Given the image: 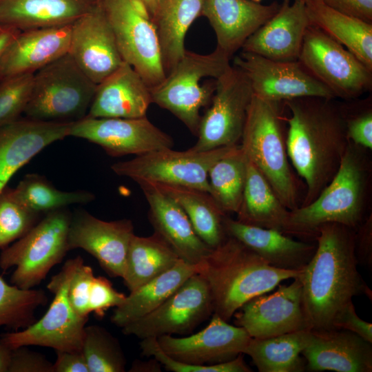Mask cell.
I'll list each match as a JSON object with an SVG mask.
<instances>
[{"label":"cell","mask_w":372,"mask_h":372,"mask_svg":"<svg viewBox=\"0 0 372 372\" xmlns=\"http://www.w3.org/2000/svg\"><path fill=\"white\" fill-rule=\"evenodd\" d=\"M354 238L355 229L338 223L317 229L314 254L298 276L311 330L333 329L334 318L353 296L371 294L357 269Z\"/></svg>","instance_id":"1"},{"label":"cell","mask_w":372,"mask_h":372,"mask_svg":"<svg viewBox=\"0 0 372 372\" xmlns=\"http://www.w3.org/2000/svg\"><path fill=\"white\" fill-rule=\"evenodd\" d=\"M333 100L307 96L283 101L291 112L284 117L287 155L307 187L300 206L312 202L330 182L349 143L341 107Z\"/></svg>","instance_id":"2"},{"label":"cell","mask_w":372,"mask_h":372,"mask_svg":"<svg viewBox=\"0 0 372 372\" xmlns=\"http://www.w3.org/2000/svg\"><path fill=\"white\" fill-rule=\"evenodd\" d=\"M301 271L278 269L238 240L227 237L198 264L197 273L207 281L214 313L228 322L252 298L272 291Z\"/></svg>","instance_id":"3"},{"label":"cell","mask_w":372,"mask_h":372,"mask_svg":"<svg viewBox=\"0 0 372 372\" xmlns=\"http://www.w3.org/2000/svg\"><path fill=\"white\" fill-rule=\"evenodd\" d=\"M251 338L242 327L213 313L209 324L195 334L146 338L140 348L174 372H250L242 355Z\"/></svg>","instance_id":"4"},{"label":"cell","mask_w":372,"mask_h":372,"mask_svg":"<svg viewBox=\"0 0 372 372\" xmlns=\"http://www.w3.org/2000/svg\"><path fill=\"white\" fill-rule=\"evenodd\" d=\"M368 149L349 142L339 167L327 186L310 203L290 210L287 234L315 238L325 223H338L355 229L364 220L371 164Z\"/></svg>","instance_id":"5"},{"label":"cell","mask_w":372,"mask_h":372,"mask_svg":"<svg viewBox=\"0 0 372 372\" xmlns=\"http://www.w3.org/2000/svg\"><path fill=\"white\" fill-rule=\"evenodd\" d=\"M254 94L248 107L240 146L289 210L298 205V187L291 170L284 133L281 103Z\"/></svg>","instance_id":"6"},{"label":"cell","mask_w":372,"mask_h":372,"mask_svg":"<svg viewBox=\"0 0 372 372\" xmlns=\"http://www.w3.org/2000/svg\"><path fill=\"white\" fill-rule=\"evenodd\" d=\"M230 60L217 48L207 54L186 50L165 79L150 88L152 103L170 112L197 136L200 110L210 104L216 79L231 66Z\"/></svg>","instance_id":"7"},{"label":"cell","mask_w":372,"mask_h":372,"mask_svg":"<svg viewBox=\"0 0 372 372\" xmlns=\"http://www.w3.org/2000/svg\"><path fill=\"white\" fill-rule=\"evenodd\" d=\"M96 89L68 53L34 72L23 114L43 121H79L87 116Z\"/></svg>","instance_id":"8"},{"label":"cell","mask_w":372,"mask_h":372,"mask_svg":"<svg viewBox=\"0 0 372 372\" xmlns=\"http://www.w3.org/2000/svg\"><path fill=\"white\" fill-rule=\"evenodd\" d=\"M72 214L65 208L48 213L24 236L0 254L3 271L16 267L11 283L30 289L38 285L66 253Z\"/></svg>","instance_id":"9"},{"label":"cell","mask_w":372,"mask_h":372,"mask_svg":"<svg viewBox=\"0 0 372 372\" xmlns=\"http://www.w3.org/2000/svg\"><path fill=\"white\" fill-rule=\"evenodd\" d=\"M79 256L68 260L61 271L51 278L48 289L54 295L48 310L38 321L21 330L1 335L11 349L40 346L61 351L82 350L87 318L72 309L68 296L70 280Z\"/></svg>","instance_id":"10"},{"label":"cell","mask_w":372,"mask_h":372,"mask_svg":"<svg viewBox=\"0 0 372 372\" xmlns=\"http://www.w3.org/2000/svg\"><path fill=\"white\" fill-rule=\"evenodd\" d=\"M124 62L150 87L165 77L154 24L138 0H102Z\"/></svg>","instance_id":"11"},{"label":"cell","mask_w":372,"mask_h":372,"mask_svg":"<svg viewBox=\"0 0 372 372\" xmlns=\"http://www.w3.org/2000/svg\"><path fill=\"white\" fill-rule=\"evenodd\" d=\"M237 145L203 152L161 149L115 163L111 169L118 176L130 178L136 183L149 181L187 187L209 194V169Z\"/></svg>","instance_id":"12"},{"label":"cell","mask_w":372,"mask_h":372,"mask_svg":"<svg viewBox=\"0 0 372 372\" xmlns=\"http://www.w3.org/2000/svg\"><path fill=\"white\" fill-rule=\"evenodd\" d=\"M335 98L356 99L372 88V70L343 45L309 25L298 57Z\"/></svg>","instance_id":"13"},{"label":"cell","mask_w":372,"mask_h":372,"mask_svg":"<svg viewBox=\"0 0 372 372\" xmlns=\"http://www.w3.org/2000/svg\"><path fill=\"white\" fill-rule=\"evenodd\" d=\"M253 96L247 76L231 65L216 79L211 103L201 116L197 141L189 149L203 152L239 145Z\"/></svg>","instance_id":"14"},{"label":"cell","mask_w":372,"mask_h":372,"mask_svg":"<svg viewBox=\"0 0 372 372\" xmlns=\"http://www.w3.org/2000/svg\"><path fill=\"white\" fill-rule=\"evenodd\" d=\"M214 313L211 293L205 279L195 273L163 303L122 329L138 338L185 334Z\"/></svg>","instance_id":"15"},{"label":"cell","mask_w":372,"mask_h":372,"mask_svg":"<svg viewBox=\"0 0 372 372\" xmlns=\"http://www.w3.org/2000/svg\"><path fill=\"white\" fill-rule=\"evenodd\" d=\"M233 65L248 79L254 95L269 101H285L316 96L335 99L300 61H280L241 51Z\"/></svg>","instance_id":"16"},{"label":"cell","mask_w":372,"mask_h":372,"mask_svg":"<svg viewBox=\"0 0 372 372\" xmlns=\"http://www.w3.org/2000/svg\"><path fill=\"white\" fill-rule=\"evenodd\" d=\"M69 136L85 139L101 146L112 156H136L174 146L172 138L141 118H92L72 122Z\"/></svg>","instance_id":"17"},{"label":"cell","mask_w":372,"mask_h":372,"mask_svg":"<svg viewBox=\"0 0 372 372\" xmlns=\"http://www.w3.org/2000/svg\"><path fill=\"white\" fill-rule=\"evenodd\" d=\"M278 286L273 293L252 298L234 314L235 325L242 327L252 338L263 339L309 329L298 276L288 285Z\"/></svg>","instance_id":"18"},{"label":"cell","mask_w":372,"mask_h":372,"mask_svg":"<svg viewBox=\"0 0 372 372\" xmlns=\"http://www.w3.org/2000/svg\"><path fill=\"white\" fill-rule=\"evenodd\" d=\"M68 53L81 70L96 85L124 62L102 0L72 23Z\"/></svg>","instance_id":"19"},{"label":"cell","mask_w":372,"mask_h":372,"mask_svg":"<svg viewBox=\"0 0 372 372\" xmlns=\"http://www.w3.org/2000/svg\"><path fill=\"white\" fill-rule=\"evenodd\" d=\"M134 234L130 220L105 221L85 211H79L72 215L68 247L69 250H85L96 258L109 276L122 278Z\"/></svg>","instance_id":"20"},{"label":"cell","mask_w":372,"mask_h":372,"mask_svg":"<svg viewBox=\"0 0 372 372\" xmlns=\"http://www.w3.org/2000/svg\"><path fill=\"white\" fill-rule=\"evenodd\" d=\"M72 122L18 118L0 127V195L12 176L49 145L69 136Z\"/></svg>","instance_id":"21"},{"label":"cell","mask_w":372,"mask_h":372,"mask_svg":"<svg viewBox=\"0 0 372 372\" xmlns=\"http://www.w3.org/2000/svg\"><path fill=\"white\" fill-rule=\"evenodd\" d=\"M148 203V217L158 234L176 254L190 265H198L211 251L196 234L187 214L170 196L149 181L137 183Z\"/></svg>","instance_id":"22"},{"label":"cell","mask_w":372,"mask_h":372,"mask_svg":"<svg viewBox=\"0 0 372 372\" xmlns=\"http://www.w3.org/2000/svg\"><path fill=\"white\" fill-rule=\"evenodd\" d=\"M310 22L304 0H285L279 10L243 43L241 51L280 61H298Z\"/></svg>","instance_id":"23"},{"label":"cell","mask_w":372,"mask_h":372,"mask_svg":"<svg viewBox=\"0 0 372 372\" xmlns=\"http://www.w3.org/2000/svg\"><path fill=\"white\" fill-rule=\"evenodd\" d=\"M280 6L276 2L263 5L252 0H204L203 16L215 32L216 48L231 59Z\"/></svg>","instance_id":"24"},{"label":"cell","mask_w":372,"mask_h":372,"mask_svg":"<svg viewBox=\"0 0 372 372\" xmlns=\"http://www.w3.org/2000/svg\"><path fill=\"white\" fill-rule=\"evenodd\" d=\"M312 338L302 351L309 371L371 372L372 346L344 329L311 330Z\"/></svg>","instance_id":"25"},{"label":"cell","mask_w":372,"mask_h":372,"mask_svg":"<svg viewBox=\"0 0 372 372\" xmlns=\"http://www.w3.org/2000/svg\"><path fill=\"white\" fill-rule=\"evenodd\" d=\"M72 24L21 31L8 46L0 63L1 81L35 72L69 52Z\"/></svg>","instance_id":"26"},{"label":"cell","mask_w":372,"mask_h":372,"mask_svg":"<svg viewBox=\"0 0 372 372\" xmlns=\"http://www.w3.org/2000/svg\"><path fill=\"white\" fill-rule=\"evenodd\" d=\"M152 103L150 87L128 63L121 66L96 85L86 116L141 118Z\"/></svg>","instance_id":"27"},{"label":"cell","mask_w":372,"mask_h":372,"mask_svg":"<svg viewBox=\"0 0 372 372\" xmlns=\"http://www.w3.org/2000/svg\"><path fill=\"white\" fill-rule=\"evenodd\" d=\"M223 227L227 236L238 240L278 269L301 271L316 248V244L296 240L280 231L245 224L227 215Z\"/></svg>","instance_id":"28"},{"label":"cell","mask_w":372,"mask_h":372,"mask_svg":"<svg viewBox=\"0 0 372 372\" xmlns=\"http://www.w3.org/2000/svg\"><path fill=\"white\" fill-rule=\"evenodd\" d=\"M99 0H0V25L21 31L72 24Z\"/></svg>","instance_id":"29"},{"label":"cell","mask_w":372,"mask_h":372,"mask_svg":"<svg viewBox=\"0 0 372 372\" xmlns=\"http://www.w3.org/2000/svg\"><path fill=\"white\" fill-rule=\"evenodd\" d=\"M204 0H160L152 21L154 24L165 76L184 55L186 34L203 16Z\"/></svg>","instance_id":"30"},{"label":"cell","mask_w":372,"mask_h":372,"mask_svg":"<svg viewBox=\"0 0 372 372\" xmlns=\"http://www.w3.org/2000/svg\"><path fill=\"white\" fill-rule=\"evenodd\" d=\"M198 265L180 260L173 267L130 292L115 307L111 321L123 328L154 311L171 296L191 276L197 273Z\"/></svg>","instance_id":"31"},{"label":"cell","mask_w":372,"mask_h":372,"mask_svg":"<svg viewBox=\"0 0 372 372\" xmlns=\"http://www.w3.org/2000/svg\"><path fill=\"white\" fill-rule=\"evenodd\" d=\"M304 1L310 24L343 45L372 70V24L340 13L320 1Z\"/></svg>","instance_id":"32"},{"label":"cell","mask_w":372,"mask_h":372,"mask_svg":"<svg viewBox=\"0 0 372 372\" xmlns=\"http://www.w3.org/2000/svg\"><path fill=\"white\" fill-rule=\"evenodd\" d=\"M289 213L290 210L280 201L262 173L248 160L246 181L236 220L287 234Z\"/></svg>","instance_id":"33"},{"label":"cell","mask_w":372,"mask_h":372,"mask_svg":"<svg viewBox=\"0 0 372 372\" xmlns=\"http://www.w3.org/2000/svg\"><path fill=\"white\" fill-rule=\"evenodd\" d=\"M312 331L304 329L263 339L251 338L243 351L260 372H302L306 362L301 357L309 344Z\"/></svg>","instance_id":"34"},{"label":"cell","mask_w":372,"mask_h":372,"mask_svg":"<svg viewBox=\"0 0 372 372\" xmlns=\"http://www.w3.org/2000/svg\"><path fill=\"white\" fill-rule=\"evenodd\" d=\"M180 259L156 233L131 238L122 277L132 292L173 267Z\"/></svg>","instance_id":"35"},{"label":"cell","mask_w":372,"mask_h":372,"mask_svg":"<svg viewBox=\"0 0 372 372\" xmlns=\"http://www.w3.org/2000/svg\"><path fill=\"white\" fill-rule=\"evenodd\" d=\"M154 184L181 207L198 236L210 249L217 247L226 239L223 227L226 214L209 193L187 187Z\"/></svg>","instance_id":"36"},{"label":"cell","mask_w":372,"mask_h":372,"mask_svg":"<svg viewBox=\"0 0 372 372\" xmlns=\"http://www.w3.org/2000/svg\"><path fill=\"white\" fill-rule=\"evenodd\" d=\"M248 159L240 144L218 160L209 169V194L227 215L237 213L240 207L247 176Z\"/></svg>","instance_id":"37"},{"label":"cell","mask_w":372,"mask_h":372,"mask_svg":"<svg viewBox=\"0 0 372 372\" xmlns=\"http://www.w3.org/2000/svg\"><path fill=\"white\" fill-rule=\"evenodd\" d=\"M8 189L19 203L38 215L64 209L74 204H85L95 198V196L87 191L59 190L37 174L25 176L15 188Z\"/></svg>","instance_id":"38"},{"label":"cell","mask_w":372,"mask_h":372,"mask_svg":"<svg viewBox=\"0 0 372 372\" xmlns=\"http://www.w3.org/2000/svg\"><path fill=\"white\" fill-rule=\"evenodd\" d=\"M47 302L43 290L21 289L0 276V327L13 331L28 327L36 321V310Z\"/></svg>","instance_id":"39"},{"label":"cell","mask_w":372,"mask_h":372,"mask_svg":"<svg viewBox=\"0 0 372 372\" xmlns=\"http://www.w3.org/2000/svg\"><path fill=\"white\" fill-rule=\"evenodd\" d=\"M81 351L89 372L125 371L126 359L118 341L102 327H85Z\"/></svg>","instance_id":"40"},{"label":"cell","mask_w":372,"mask_h":372,"mask_svg":"<svg viewBox=\"0 0 372 372\" xmlns=\"http://www.w3.org/2000/svg\"><path fill=\"white\" fill-rule=\"evenodd\" d=\"M38 216L19 203L6 187L0 195V249L24 236L37 223Z\"/></svg>","instance_id":"41"},{"label":"cell","mask_w":372,"mask_h":372,"mask_svg":"<svg viewBox=\"0 0 372 372\" xmlns=\"http://www.w3.org/2000/svg\"><path fill=\"white\" fill-rule=\"evenodd\" d=\"M34 72L14 75L0 82V127L19 118L29 102Z\"/></svg>","instance_id":"42"},{"label":"cell","mask_w":372,"mask_h":372,"mask_svg":"<svg viewBox=\"0 0 372 372\" xmlns=\"http://www.w3.org/2000/svg\"><path fill=\"white\" fill-rule=\"evenodd\" d=\"M354 112L340 106L349 142L368 150L372 149V107L371 101Z\"/></svg>","instance_id":"43"},{"label":"cell","mask_w":372,"mask_h":372,"mask_svg":"<svg viewBox=\"0 0 372 372\" xmlns=\"http://www.w3.org/2000/svg\"><path fill=\"white\" fill-rule=\"evenodd\" d=\"M94 277L92 267L85 265L83 258L79 256L69 282L68 296L72 309L83 318H88L90 313L89 296Z\"/></svg>","instance_id":"44"},{"label":"cell","mask_w":372,"mask_h":372,"mask_svg":"<svg viewBox=\"0 0 372 372\" xmlns=\"http://www.w3.org/2000/svg\"><path fill=\"white\" fill-rule=\"evenodd\" d=\"M126 296L116 291L103 276L94 277L90 290L89 310L103 317L107 309L119 306Z\"/></svg>","instance_id":"45"},{"label":"cell","mask_w":372,"mask_h":372,"mask_svg":"<svg viewBox=\"0 0 372 372\" xmlns=\"http://www.w3.org/2000/svg\"><path fill=\"white\" fill-rule=\"evenodd\" d=\"M8 372H54L53 364L41 353L23 346L12 349Z\"/></svg>","instance_id":"46"},{"label":"cell","mask_w":372,"mask_h":372,"mask_svg":"<svg viewBox=\"0 0 372 372\" xmlns=\"http://www.w3.org/2000/svg\"><path fill=\"white\" fill-rule=\"evenodd\" d=\"M333 329L349 331L372 343V324L357 315L353 301L349 302L337 314L333 322Z\"/></svg>","instance_id":"47"},{"label":"cell","mask_w":372,"mask_h":372,"mask_svg":"<svg viewBox=\"0 0 372 372\" xmlns=\"http://www.w3.org/2000/svg\"><path fill=\"white\" fill-rule=\"evenodd\" d=\"M355 255L358 264L372 266V215L370 214L355 229Z\"/></svg>","instance_id":"48"},{"label":"cell","mask_w":372,"mask_h":372,"mask_svg":"<svg viewBox=\"0 0 372 372\" xmlns=\"http://www.w3.org/2000/svg\"><path fill=\"white\" fill-rule=\"evenodd\" d=\"M320 1L340 13L372 24V0H321Z\"/></svg>","instance_id":"49"},{"label":"cell","mask_w":372,"mask_h":372,"mask_svg":"<svg viewBox=\"0 0 372 372\" xmlns=\"http://www.w3.org/2000/svg\"><path fill=\"white\" fill-rule=\"evenodd\" d=\"M56 359L53 364L54 372H89L82 351H56Z\"/></svg>","instance_id":"50"},{"label":"cell","mask_w":372,"mask_h":372,"mask_svg":"<svg viewBox=\"0 0 372 372\" xmlns=\"http://www.w3.org/2000/svg\"><path fill=\"white\" fill-rule=\"evenodd\" d=\"M20 32L14 28L0 25V63L6 50Z\"/></svg>","instance_id":"51"},{"label":"cell","mask_w":372,"mask_h":372,"mask_svg":"<svg viewBox=\"0 0 372 372\" xmlns=\"http://www.w3.org/2000/svg\"><path fill=\"white\" fill-rule=\"evenodd\" d=\"M12 351L0 336V372L9 371Z\"/></svg>","instance_id":"52"},{"label":"cell","mask_w":372,"mask_h":372,"mask_svg":"<svg viewBox=\"0 0 372 372\" xmlns=\"http://www.w3.org/2000/svg\"><path fill=\"white\" fill-rule=\"evenodd\" d=\"M161 364L155 359L148 362L136 361L132 364L130 371H161Z\"/></svg>","instance_id":"53"},{"label":"cell","mask_w":372,"mask_h":372,"mask_svg":"<svg viewBox=\"0 0 372 372\" xmlns=\"http://www.w3.org/2000/svg\"><path fill=\"white\" fill-rule=\"evenodd\" d=\"M145 8L148 15L152 20L157 10L160 0H138Z\"/></svg>","instance_id":"54"},{"label":"cell","mask_w":372,"mask_h":372,"mask_svg":"<svg viewBox=\"0 0 372 372\" xmlns=\"http://www.w3.org/2000/svg\"><path fill=\"white\" fill-rule=\"evenodd\" d=\"M252 1L260 3L262 0H252Z\"/></svg>","instance_id":"55"},{"label":"cell","mask_w":372,"mask_h":372,"mask_svg":"<svg viewBox=\"0 0 372 372\" xmlns=\"http://www.w3.org/2000/svg\"><path fill=\"white\" fill-rule=\"evenodd\" d=\"M316 1H321V0H316Z\"/></svg>","instance_id":"56"}]
</instances>
